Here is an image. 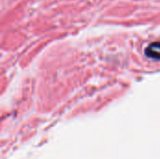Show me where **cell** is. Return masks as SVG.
I'll return each instance as SVG.
<instances>
[{
  "instance_id": "obj_1",
  "label": "cell",
  "mask_w": 160,
  "mask_h": 159,
  "mask_svg": "<svg viewBox=\"0 0 160 159\" xmlns=\"http://www.w3.org/2000/svg\"><path fill=\"white\" fill-rule=\"evenodd\" d=\"M145 54L150 57V58H153V59H156V60H160V52L156 51L155 49H152L150 47H148L146 50H145Z\"/></svg>"
},
{
  "instance_id": "obj_2",
  "label": "cell",
  "mask_w": 160,
  "mask_h": 159,
  "mask_svg": "<svg viewBox=\"0 0 160 159\" xmlns=\"http://www.w3.org/2000/svg\"><path fill=\"white\" fill-rule=\"evenodd\" d=\"M149 47L153 48V49H160V42H154V43L150 44Z\"/></svg>"
}]
</instances>
